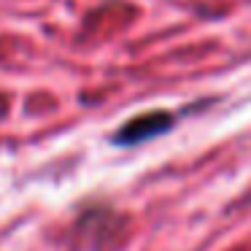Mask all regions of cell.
Here are the masks:
<instances>
[{
    "label": "cell",
    "instance_id": "1",
    "mask_svg": "<svg viewBox=\"0 0 251 251\" xmlns=\"http://www.w3.org/2000/svg\"><path fill=\"white\" fill-rule=\"evenodd\" d=\"M173 125H176L173 114H168V111H151V114H141L135 119H130L127 125H122L114 132L111 141L116 146H138V143H146L157 135H165Z\"/></svg>",
    "mask_w": 251,
    "mask_h": 251
},
{
    "label": "cell",
    "instance_id": "2",
    "mask_svg": "<svg viewBox=\"0 0 251 251\" xmlns=\"http://www.w3.org/2000/svg\"><path fill=\"white\" fill-rule=\"evenodd\" d=\"M3 114H6V100L0 98V116H3Z\"/></svg>",
    "mask_w": 251,
    "mask_h": 251
}]
</instances>
